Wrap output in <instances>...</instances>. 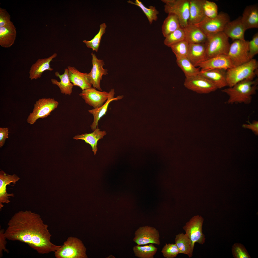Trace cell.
I'll use <instances>...</instances> for the list:
<instances>
[{
  "label": "cell",
  "mask_w": 258,
  "mask_h": 258,
  "mask_svg": "<svg viewBox=\"0 0 258 258\" xmlns=\"http://www.w3.org/2000/svg\"><path fill=\"white\" fill-rule=\"evenodd\" d=\"M48 228L39 214L30 210L20 211L9 220L4 234L7 239L25 243L38 253L47 254L61 246L51 242Z\"/></svg>",
  "instance_id": "1"
},
{
  "label": "cell",
  "mask_w": 258,
  "mask_h": 258,
  "mask_svg": "<svg viewBox=\"0 0 258 258\" xmlns=\"http://www.w3.org/2000/svg\"><path fill=\"white\" fill-rule=\"evenodd\" d=\"M258 80H244L231 87L222 89V91L229 96L227 103L229 104L244 103L248 104L251 102L252 96L258 88Z\"/></svg>",
  "instance_id": "2"
},
{
  "label": "cell",
  "mask_w": 258,
  "mask_h": 258,
  "mask_svg": "<svg viewBox=\"0 0 258 258\" xmlns=\"http://www.w3.org/2000/svg\"><path fill=\"white\" fill-rule=\"evenodd\" d=\"M258 63L253 59L248 62L226 70L227 86L231 87L244 80H253L258 74Z\"/></svg>",
  "instance_id": "3"
},
{
  "label": "cell",
  "mask_w": 258,
  "mask_h": 258,
  "mask_svg": "<svg viewBox=\"0 0 258 258\" xmlns=\"http://www.w3.org/2000/svg\"><path fill=\"white\" fill-rule=\"evenodd\" d=\"M86 248L82 241L75 237H68L54 252L56 258H86Z\"/></svg>",
  "instance_id": "4"
},
{
  "label": "cell",
  "mask_w": 258,
  "mask_h": 258,
  "mask_svg": "<svg viewBox=\"0 0 258 258\" xmlns=\"http://www.w3.org/2000/svg\"><path fill=\"white\" fill-rule=\"evenodd\" d=\"M223 32L207 37L205 43L207 59L217 56L227 55L230 44Z\"/></svg>",
  "instance_id": "5"
},
{
  "label": "cell",
  "mask_w": 258,
  "mask_h": 258,
  "mask_svg": "<svg viewBox=\"0 0 258 258\" xmlns=\"http://www.w3.org/2000/svg\"><path fill=\"white\" fill-rule=\"evenodd\" d=\"M165 3L164 10L168 14L172 13L177 17L181 27L188 24L189 17V0H162Z\"/></svg>",
  "instance_id": "6"
},
{
  "label": "cell",
  "mask_w": 258,
  "mask_h": 258,
  "mask_svg": "<svg viewBox=\"0 0 258 258\" xmlns=\"http://www.w3.org/2000/svg\"><path fill=\"white\" fill-rule=\"evenodd\" d=\"M230 21L228 15L221 12L214 18L205 17L200 22L194 25L200 28L208 37L223 32L226 25Z\"/></svg>",
  "instance_id": "7"
},
{
  "label": "cell",
  "mask_w": 258,
  "mask_h": 258,
  "mask_svg": "<svg viewBox=\"0 0 258 258\" xmlns=\"http://www.w3.org/2000/svg\"><path fill=\"white\" fill-rule=\"evenodd\" d=\"M59 102L53 98L39 99L34 104L32 112L30 113L27 119L30 124H34L39 118L47 117L52 112L57 108Z\"/></svg>",
  "instance_id": "8"
},
{
  "label": "cell",
  "mask_w": 258,
  "mask_h": 258,
  "mask_svg": "<svg viewBox=\"0 0 258 258\" xmlns=\"http://www.w3.org/2000/svg\"><path fill=\"white\" fill-rule=\"evenodd\" d=\"M204 221V219L201 216H195L186 223L183 227L185 234L191 241L193 250L195 243L202 245L205 242V238L202 231Z\"/></svg>",
  "instance_id": "9"
},
{
  "label": "cell",
  "mask_w": 258,
  "mask_h": 258,
  "mask_svg": "<svg viewBox=\"0 0 258 258\" xmlns=\"http://www.w3.org/2000/svg\"><path fill=\"white\" fill-rule=\"evenodd\" d=\"M249 41L244 40L234 41L230 44L227 55L235 66L249 61Z\"/></svg>",
  "instance_id": "10"
},
{
  "label": "cell",
  "mask_w": 258,
  "mask_h": 258,
  "mask_svg": "<svg viewBox=\"0 0 258 258\" xmlns=\"http://www.w3.org/2000/svg\"><path fill=\"white\" fill-rule=\"evenodd\" d=\"M184 85L187 89L201 94L209 93L218 89L213 83L199 74L193 77L186 78Z\"/></svg>",
  "instance_id": "11"
},
{
  "label": "cell",
  "mask_w": 258,
  "mask_h": 258,
  "mask_svg": "<svg viewBox=\"0 0 258 258\" xmlns=\"http://www.w3.org/2000/svg\"><path fill=\"white\" fill-rule=\"evenodd\" d=\"M134 235L133 241L138 245L160 244L159 232L154 227L147 226L140 227L135 231Z\"/></svg>",
  "instance_id": "12"
},
{
  "label": "cell",
  "mask_w": 258,
  "mask_h": 258,
  "mask_svg": "<svg viewBox=\"0 0 258 258\" xmlns=\"http://www.w3.org/2000/svg\"><path fill=\"white\" fill-rule=\"evenodd\" d=\"M109 93L105 91H99L95 88L91 87L82 90L79 96L85 102L94 108L102 106L107 100Z\"/></svg>",
  "instance_id": "13"
},
{
  "label": "cell",
  "mask_w": 258,
  "mask_h": 258,
  "mask_svg": "<svg viewBox=\"0 0 258 258\" xmlns=\"http://www.w3.org/2000/svg\"><path fill=\"white\" fill-rule=\"evenodd\" d=\"M198 66L202 70L215 69L226 70L235 66L227 55H221L208 59Z\"/></svg>",
  "instance_id": "14"
},
{
  "label": "cell",
  "mask_w": 258,
  "mask_h": 258,
  "mask_svg": "<svg viewBox=\"0 0 258 258\" xmlns=\"http://www.w3.org/2000/svg\"><path fill=\"white\" fill-rule=\"evenodd\" d=\"M91 55L92 67L91 71L88 73V76L93 87L100 91H102L100 87V81L102 80L103 75H106L108 74V70L103 68L104 63L103 60L98 59L95 54L93 53Z\"/></svg>",
  "instance_id": "15"
},
{
  "label": "cell",
  "mask_w": 258,
  "mask_h": 258,
  "mask_svg": "<svg viewBox=\"0 0 258 258\" xmlns=\"http://www.w3.org/2000/svg\"><path fill=\"white\" fill-rule=\"evenodd\" d=\"M20 178L14 174L10 175L5 173L3 171H0V210L4 206L2 203L8 204L10 202V197H14L13 194H9L7 193L6 186L12 183L15 184Z\"/></svg>",
  "instance_id": "16"
},
{
  "label": "cell",
  "mask_w": 258,
  "mask_h": 258,
  "mask_svg": "<svg viewBox=\"0 0 258 258\" xmlns=\"http://www.w3.org/2000/svg\"><path fill=\"white\" fill-rule=\"evenodd\" d=\"M57 54L54 53L48 58L39 59L31 66L29 72V78L31 80L40 78L45 71H52L53 68L50 66V63L56 57Z\"/></svg>",
  "instance_id": "17"
},
{
  "label": "cell",
  "mask_w": 258,
  "mask_h": 258,
  "mask_svg": "<svg viewBox=\"0 0 258 258\" xmlns=\"http://www.w3.org/2000/svg\"><path fill=\"white\" fill-rule=\"evenodd\" d=\"M108 93L107 100L102 106L88 110V112L93 115L94 118L93 122L91 125V127L93 131H94L96 129L97 127H98V121L101 118L106 114L110 102L113 101L121 99L123 97V95H119L116 97H114L115 92L113 89H111Z\"/></svg>",
  "instance_id": "18"
},
{
  "label": "cell",
  "mask_w": 258,
  "mask_h": 258,
  "mask_svg": "<svg viewBox=\"0 0 258 258\" xmlns=\"http://www.w3.org/2000/svg\"><path fill=\"white\" fill-rule=\"evenodd\" d=\"M241 20V16L226 25L223 32L229 38L233 40H244V33L246 31Z\"/></svg>",
  "instance_id": "19"
},
{
  "label": "cell",
  "mask_w": 258,
  "mask_h": 258,
  "mask_svg": "<svg viewBox=\"0 0 258 258\" xmlns=\"http://www.w3.org/2000/svg\"><path fill=\"white\" fill-rule=\"evenodd\" d=\"M69 78L73 86L80 87L82 90L91 87L88 73H82L74 67H67Z\"/></svg>",
  "instance_id": "20"
},
{
  "label": "cell",
  "mask_w": 258,
  "mask_h": 258,
  "mask_svg": "<svg viewBox=\"0 0 258 258\" xmlns=\"http://www.w3.org/2000/svg\"><path fill=\"white\" fill-rule=\"evenodd\" d=\"M187 57L195 67L206 60L205 43H189Z\"/></svg>",
  "instance_id": "21"
},
{
  "label": "cell",
  "mask_w": 258,
  "mask_h": 258,
  "mask_svg": "<svg viewBox=\"0 0 258 258\" xmlns=\"http://www.w3.org/2000/svg\"><path fill=\"white\" fill-rule=\"evenodd\" d=\"M241 20L246 30L258 28V7L257 5L246 7L241 16Z\"/></svg>",
  "instance_id": "22"
},
{
  "label": "cell",
  "mask_w": 258,
  "mask_h": 258,
  "mask_svg": "<svg viewBox=\"0 0 258 258\" xmlns=\"http://www.w3.org/2000/svg\"><path fill=\"white\" fill-rule=\"evenodd\" d=\"M226 70L221 69L200 70L199 75L206 78L214 84L218 89L227 86Z\"/></svg>",
  "instance_id": "23"
},
{
  "label": "cell",
  "mask_w": 258,
  "mask_h": 258,
  "mask_svg": "<svg viewBox=\"0 0 258 258\" xmlns=\"http://www.w3.org/2000/svg\"><path fill=\"white\" fill-rule=\"evenodd\" d=\"M185 39L189 43H205L207 37L199 27L194 24L188 23L183 28Z\"/></svg>",
  "instance_id": "24"
},
{
  "label": "cell",
  "mask_w": 258,
  "mask_h": 258,
  "mask_svg": "<svg viewBox=\"0 0 258 258\" xmlns=\"http://www.w3.org/2000/svg\"><path fill=\"white\" fill-rule=\"evenodd\" d=\"M16 35V28L11 22L7 25L0 27V45L2 47H11L14 43Z\"/></svg>",
  "instance_id": "25"
},
{
  "label": "cell",
  "mask_w": 258,
  "mask_h": 258,
  "mask_svg": "<svg viewBox=\"0 0 258 258\" xmlns=\"http://www.w3.org/2000/svg\"><path fill=\"white\" fill-rule=\"evenodd\" d=\"M106 134L105 131H101L98 127L92 133L78 134L74 136L73 138L76 140H83L86 143L90 144L92 148V151L93 152L94 155H95L97 150V145L98 140L103 138Z\"/></svg>",
  "instance_id": "26"
},
{
  "label": "cell",
  "mask_w": 258,
  "mask_h": 258,
  "mask_svg": "<svg viewBox=\"0 0 258 258\" xmlns=\"http://www.w3.org/2000/svg\"><path fill=\"white\" fill-rule=\"evenodd\" d=\"M55 76L59 77V82L57 80L52 79L51 81L52 84L57 85L59 88L61 93L65 95H70L72 92L73 85L70 80L67 68H65L64 74L60 75L58 71L55 73Z\"/></svg>",
  "instance_id": "27"
},
{
  "label": "cell",
  "mask_w": 258,
  "mask_h": 258,
  "mask_svg": "<svg viewBox=\"0 0 258 258\" xmlns=\"http://www.w3.org/2000/svg\"><path fill=\"white\" fill-rule=\"evenodd\" d=\"M205 17L202 9L201 0H189V17L188 23L197 24Z\"/></svg>",
  "instance_id": "28"
},
{
  "label": "cell",
  "mask_w": 258,
  "mask_h": 258,
  "mask_svg": "<svg viewBox=\"0 0 258 258\" xmlns=\"http://www.w3.org/2000/svg\"><path fill=\"white\" fill-rule=\"evenodd\" d=\"M175 242L180 253L186 254L189 258L192 257L193 250L192 248L191 241L185 234L182 233L176 235Z\"/></svg>",
  "instance_id": "29"
},
{
  "label": "cell",
  "mask_w": 258,
  "mask_h": 258,
  "mask_svg": "<svg viewBox=\"0 0 258 258\" xmlns=\"http://www.w3.org/2000/svg\"><path fill=\"white\" fill-rule=\"evenodd\" d=\"M181 27L177 17L175 14L169 13L164 20L161 27L162 33L165 37Z\"/></svg>",
  "instance_id": "30"
},
{
  "label": "cell",
  "mask_w": 258,
  "mask_h": 258,
  "mask_svg": "<svg viewBox=\"0 0 258 258\" xmlns=\"http://www.w3.org/2000/svg\"><path fill=\"white\" fill-rule=\"evenodd\" d=\"M177 63L184 74L186 78L193 77L199 74L200 70L196 67L187 57L177 59Z\"/></svg>",
  "instance_id": "31"
},
{
  "label": "cell",
  "mask_w": 258,
  "mask_h": 258,
  "mask_svg": "<svg viewBox=\"0 0 258 258\" xmlns=\"http://www.w3.org/2000/svg\"><path fill=\"white\" fill-rule=\"evenodd\" d=\"M133 250L135 256L139 258H153L156 253L157 248L153 244L148 245L141 246H135Z\"/></svg>",
  "instance_id": "32"
},
{
  "label": "cell",
  "mask_w": 258,
  "mask_h": 258,
  "mask_svg": "<svg viewBox=\"0 0 258 258\" xmlns=\"http://www.w3.org/2000/svg\"><path fill=\"white\" fill-rule=\"evenodd\" d=\"M127 2L140 8L147 17L150 24H151L154 21L157 20L159 12L155 7L150 5L148 8H147L139 0H136L134 2L130 0H129Z\"/></svg>",
  "instance_id": "33"
},
{
  "label": "cell",
  "mask_w": 258,
  "mask_h": 258,
  "mask_svg": "<svg viewBox=\"0 0 258 258\" xmlns=\"http://www.w3.org/2000/svg\"><path fill=\"white\" fill-rule=\"evenodd\" d=\"M165 38L164 44L165 45L170 47L185 39V34L183 29L180 27Z\"/></svg>",
  "instance_id": "34"
},
{
  "label": "cell",
  "mask_w": 258,
  "mask_h": 258,
  "mask_svg": "<svg viewBox=\"0 0 258 258\" xmlns=\"http://www.w3.org/2000/svg\"><path fill=\"white\" fill-rule=\"evenodd\" d=\"M189 46V43L185 39L171 46L170 47L177 59L187 57Z\"/></svg>",
  "instance_id": "35"
},
{
  "label": "cell",
  "mask_w": 258,
  "mask_h": 258,
  "mask_svg": "<svg viewBox=\"0 0 258 258\" xmlns=\"http://www.w3.org/2000/svg\"><path fill=\"white\" fill-rule=\"evenodd\" d=\"M203 13L205 17L212 18L218 15V8L214 2L206 0H201Z\"/></svg>",
  "instance_id": "36"
},
{
  "label": "cell",
  "mask_w": 258,
  "mask_h": 258,
  "mask_svg": "<svg viewBox=\"0 0 258 258\" xmlns=\"http://www.w3.org/2000/svg\"><path fill=\"white\" fill-rule=\"evenodd\" d=\"M106 27L107 26L105 23L101 24L100 25V29L98 32L92 39L90 41L86 40L83 41L88 48H91L93 51L97 52L102 36L105 32Z\"/></svg>",
  "instance_id": "37"
},
{
  "label": "cell",
  "mask_w": 258,
  "mask_h": 258,
  "mask_svg": "<svg viewBox=\"0 0 258 258\" xmlns=\"http://www.w3.org/2000/svg\"><path fill=\"white\" fill-rule=\"evenodd\" d=\"M161 252L164 257L166 258H174L179 253V250L176 244H166Z\"/></svg>",
  "instance_id": "38"
},
{
  "label": "cell",
  "mask_w": 258,
  "mask_h": 258,
  "mask_svg": "<svg viewBox=\"0 0 258 258\" xmlns=\"http://www.w3.org/2000/svg\"><path fill=\"white\" fill-rule=\"evenodd\" d=\"M232 252L235 258H251L244 246L240 243H236L233 245L232 247Z\"/></svg>",
  "instance_id": "39"
},
{
  "label": "cell",
  "mask_w": 258,
  "mask_h": 258,
  "mask_svg": "<svg viewBox=\"0 0 258 258\" xmlns=\"http://www.w3.org/2000/svg\"><path fill=\"white\" fill-rule=\"evenodd\" d=\"M248 55L251 60L258 53V33L253 36L252 39L248 43Z\"/></svg>",
  "instance_id": "40"
},
{
  "label": "cell",
  "mask_w": 258,
  "mask_h": 258,
  "mask_svg": "<svg viewBox=\"0 0 258 258\" xmlns=\"http://www.w3.org/2000/svg\"><path fill=\"white\" fill-rule=\"evenodd\" d=\"M11 21V16L5 9L0 8V27L5 26Z\"/></svg>",
  "instance_id": "41"
},
{
  "label": "cell",
  "mask_w": 258,
  "mask_h": 258,
  "mask_svg": "<svg viewBox=\"0 0 258 258\" xmlns=\"http://www.w3.org/2000/svg\"><path fill=\"white\" fill-rule=\"evenodd\" d=\"M5 231L3 229H1L0 231V258L2 257L3 256V251L7 253L9 251L6 248V244L7 242L5 234Z\"/></svg>",
  "instance_id": "42"
},
{
  "label": "cell",
  "mask_w": 258,
  "mask_h": 258,
  "mask_svg": "<svg viewBox=\"0 0 258 258\" xmlns=\"http://www.w3.org/2000/svg\"><path fill=\"white\" fill-rule=\"evenodd\" d=\"M248 124H244L242 125L244 128L247 129L251 130L254 134L256 135H258V121L253 120L252 123L249 121H247Z\"/></svg>",
  "instance_id": "43"
},
{
  "label": "cell",
  "mask_w": 258,
  "mask_h": 258,
  "mask_svg": "<svg viewBox=\"0 0 258 258\" xmlns=\"http://www.w3.org/2000/svg\"><path fill=\"white\" fill-rule=\"evenodd\" d=\"M8 129L7 128H0V147L4 145L6 139L8 137Z\"/></svg>",
  "instance_id": "44"
}]
</instances>
